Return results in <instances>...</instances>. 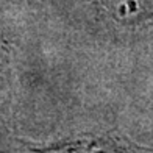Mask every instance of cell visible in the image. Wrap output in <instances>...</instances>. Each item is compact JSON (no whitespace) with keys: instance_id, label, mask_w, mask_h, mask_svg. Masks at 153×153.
Returning <instances> with one entry per match:
<instances>
[{"instance_id":"6da1fadb","label":"cell","mask_w":153,"mask_h":153,"mask_svg":"<svg viewBox=\"0 0 153 153\" xmlns=\"http://www.w3.org/2000/svg\"><path fill=\"white\" fill-rule=\"evenodd\" d=\"M24 145L31 153H153L152 149L141 147L130 139L117 133L92 131L48 144H28Z\"/></svg>"},{"instance_id":"7a4b0ae2","label":"cell","mask_w":153,"mask_h":153,"mask_svg":"<svg viewBox=\"0 0 153 153\" xmlns=\"http://www.w3.org/2000/svg\"><path fill=\"white\" fill-rule=\"evenodd\" d=\"M108 16L122 25H141L153 20V0H95Z\"/></svg>"}]
</instances>
